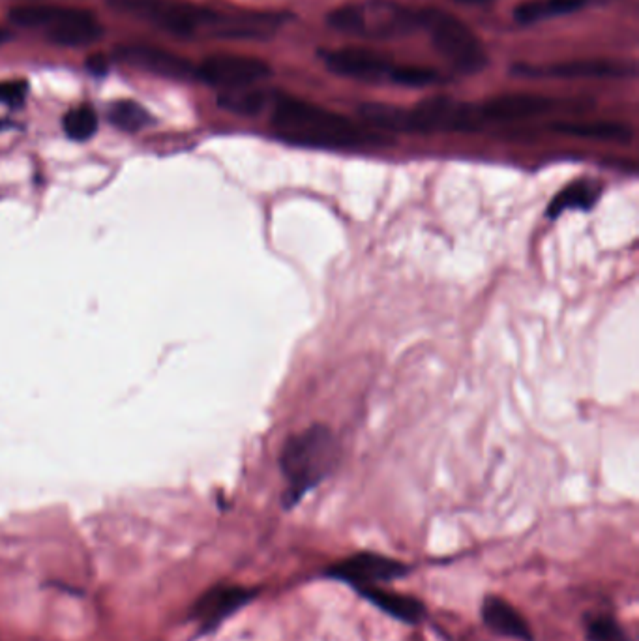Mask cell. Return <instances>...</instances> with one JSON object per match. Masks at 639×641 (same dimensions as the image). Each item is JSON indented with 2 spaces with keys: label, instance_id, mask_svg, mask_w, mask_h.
<instances>
[{
  "label": "cell",
  "instance_id": "obj_14",
  "mask_svg": "<svg viewBox=\"0 0 639 641\" xmlns=\"http://www.w3.org/2000/svg\"><path fill=\"white\" fill-rule=\"evenodd\" d=\"M253 598V591L238 585H218L203 595L195 606L194 617L203 630H212L223 623L231 613L246 606Z\"/></svg>",
  "mask_w": 639,
  "mask_h": 641
},
{
  "label": "cell",
  "instance_id": "obj_22",
  "mask_svg": "<svg viewBox=\"0 0 639 641\" xmlns=\"http://www.w3.org/2000/svg\"><path fill=\"white\" fill-rule=\"evenodd\" d=\"M64 132L74 141H89L98 132V115L89 105H79L62 120Z\"/></svg>",
  "mask_w": 639,
  "mask_h": 641
},
{
  "label": "cell",
  "instance_id": "obj_2",
  "mask_svg": "<svg viewBox=\"0 0 639 641\" xmlns=\"http://www.w3.org/2000/svg\"><path fill=\"white\" fill-rule=\"evenodd\" d=\"M340 462V443L325 424H313L291 435L280 452V469L287 480L283 507L295 508Z\"/></svg>",
  "mask_w": 639,
  "mask_h": 641
},
{
  "label": "cell",
  "instance_id": "obj_9",
  "mask_svg": "<svg viewBox=\"0 0 639 641\" xmlns=\"http://www.w3.org/2000/svg\"><path fill=\"white\" fill-rule=\"evenodd\" d=\"M411 568L402 561L373 552H360L334 563L327 576L336 582L347 583L353 589L379 587L381 583L394 582L409 574Z\"/></svg>",
  "mask_w": 639,
  "mask_h": 641
},
{
  "label": "cell",
  "instance_id": "obj_10",
  "mask_svg": "<svg viewBox=\"0 0 639 641\" xmlns=\"http://www.w3.org/2000/svg\"><path fill=\"white\" fill-rule=\"evenodd\" d=\"M323 62L332 74L357 81H385L392 72V64L387 57L362 47H343L327 51L323 53Z\"/></svg>",
  "mask_w": 639,
  "mask_h": 641
},
{
  "label": "cell",
  "instance_id": "obj_18",
  "mask_svg": "<svg viewBox=\"0 0 639 641\" xmlns=\"http://www.w3.org/2000/svg\"><path fill=\"white\" fill-rule=\"evenodd\" d=\"M553 130L559 134L595 139V141L628 143L632 139V132L626 124L604 122V120H600V122H557V124H553Z\"/></svg>",
  "mask_w": 639,
  "mask_h": 641
},
{
  "label": "cell",
  "instance_id": "obj_11",
  "mask_svg": "<svg viewBox=\"0 0 639 641\" xmlns=\"http://www.w3.org/2000/svg\"><path fill=\"white\" fill-rule=\"evenodd\" d=\"M518 75L535 79H608L636 74V66H626L611 60H570L548 66H518Z\"/></svg>",
  "mask_w": 639,
  "mask_h": 641
},
{
  "label": "cell",
  "instance_id": "obj_8",
  "mask_svg": "<svg viewBox=\"0 0 639 641\" xmlns=\"http://www.w3.org/2000/svg\"><path fill=\"white\" fill-rule=\"evenodd\" d=\"M195 75L212 89L223 92L250 89L272 75V68L265 60L235 55V53H218L203 60Z\"/></svg>",
  "mask_w": 639,
  "mask_h": 641
},
{
  "label": "cell",
  "instance_id": "obj_12",
  "mask_svg": "<svg viewBox=\"0 0 639 641\" xmlns=\"http://www.w3.org/2000/svg\"><path fill=\"white\" fill-rule=\"evenodd\" d=\"M555 109V102L538 94H503L478 104V111L484 124H506L520 122L546 115Z\"/></svg>",
  "mask_w": 639,
  "mask_h": 641
},
{
  "label": "cell",
  "instance_id": "obj_4",
  "mask_svg": "<svg viewBox=\"0 0 639 641\" xmlns=\"http://www.w3.org/2000/svg\"><path fill=\"white\" fill-rule=\"evenodd\" d=\"M10 21L15 27L36 30L49 42L64 47H85L104 34L102 25L90 12L66 6H17L10 10Z\"/></svg>",
  "mask_w": 639,
  "mask_h": 641
},
{
  "label": "cell",
  "instance_id": "obj_1",
  "mask_svg": "<svg viewBox=\"0 0 639 641\" xmlns=\"http://www.w3.org/2000/svg\"><path fill=\"white\" fill-rule=\"evenodd\" d=\"M270 122L278 137L293 145L317 149H372L387 145V137L372 134L355 122L319 105L274 92Z\"/></svg>",
  "mask_w": 639,
  "mask_h": 641
},
{
  "label": "cell",
  "instance_id": "obj_26",
  "mask_svg": "<svg viewBox=\"0 0 639 641\" xmlns=\"http://www.w3.org/2000/svg\"><path fill=\"white\" fill-rule=\"evenodd\" d=\"M461 2H469V4H478V2H488V0H461Z\"/></svg>",
  "mask_w": 639,
  "mask_h": 641
},
{
  "label": "cell",
  "instance_id": "obj_20",
  "mask_svg": "<svg viewBox=\"0 0 639 641\" xmlns=\"http://www.w3.org/2000/svg\"><path fill=\"white\" fill-rule=\"evenodd\" d=\"M272 96H274V92L250 87V89L222 92L218 98V105L229 113H235V115L257 117L270 105Z\"/></svg>",
  "mask_w": 639,
  "mask_h": 641
},
{
  "label": "cell",
  "instance_id": "obj_5",
  "mask_svg": "<svg viewBox=\"0 0 639 641\" xmlns=\"http://www.w3.org/2000/svg\"><path fill=\"white\" fill-rule=\"evenodd\" d=\"M420 29L430 36L433 49L458 74L475 75L488 66V55L473 30L443 10H422Z\"/></svg>",
  "mask_w": 639,
  "mask_h": 641
},
{
  "label": "cell",
  "instance_id": "obj_28",
  "mask_svg": "<svg viewBox=\"0 0 639 641\" xmlns=\"http://www.w3.org/2000/svg\"><path fill=\"white\" fill-rule=\"evenodd\" d=\"M8 126H12V124H8V122H0V130H4V128H8Z\"/></svg>",
  "mask_w": 639,
  "mask_h": 641
},
{
  "label": "cell",
  "instance_id": "obj_15",
  "mask_svg": "<svg viewBox=\"0 0 639 641\" xmlns=\"http://www.w3.org/2000/svg\"><path fill=\"white\" fill-rule=\"evenodd\" d=\"M482 621L491 632L505 636L510 640L535 641L533 630L525 617L521 615L506 598L488 595L482 602Z\"/></svg>",
  "mask_w": 639,
  "mask_h": 641
},
{
  "label": "cell",
  "instance_id": "obj_16",
  "mask_svg": "<svg viewBox=\"0 0 639 641\" xmlns=\"http://www.w3.org/2000/svg\"><path fill=\"white\" fill-rule=\"evenodd\" d=\"M358 595L366 598L377 610H381V612L387 613L390 617L407 623V625H417L426 617L424 604L415 597H407L402 593H394V591H387L381 587L360 589Z\"/></svg>",
  "mask_w": 639,
  "mask_h": 641
},
{
  "label": "cell",
  "instance_id": "obj_19",
  "mask_svg": "<svg viewBox=\"0 0 639 641\" xmlns=\"http://www.w3.org/2000/svg\"><path fill=\"white\" fill-rule=\"evenodd\" d=\"M587 2L589 0H529L514 10V17L521 25H533L559 15L572 14Z\"/></svg>",
  "mask_w": 639,
  "mask_h": 641
},
{
  "label": "cell",
  "instance_id": "obj_21",
  "mask_svg": "<svg viewBox=\"0 0 639 641\" xmlns=\"http://www.w3.org/2000/svg\"><path fill=\"white\" fill-rule=\"evenodd\" d=\"M107 119L109 122L122 132H130L135 134L143 128H147L152 124V117L149 111L141 104H137L134 100H117L109 105L107 109Z\"/></svg>",
  "mask_w": 639,
  "mask_h": 641
},
{
  "label": "cell",
  "instance_id": "obj_23",
  "mask_svg": "<svg viewBox=\"0 0 639 641\" xmlns=\"http://www.w3.org/2000/svg\"><path fill=\"white\" fill-rule=\"evenodd\" d=\"M585 630H587V640L589 641H630L625 628L621 627V623L606 613L591 615L587 619Z\"/></svg>",
  "mask_w": 639,
  "mask_h": 641
},
{
  "label": "cell",
  "instance_id": "obj_7",
  "mask_svg": "<svg viewBox=\"0 0 639 641\" xmlns=\"http://www.w3.org/2000/svg\"><path fill=\"white\" fill-rule=\"evenodd\" d=\"M484 126L478 105L448 96H435L407 109L405 134H450L478 132Z\"/></svg>",
  "mask_w": 639,
  "mask_h": 641
},
{
  "label": "cell",
  "instance_id": "obj_27",
  "mask_svg": "<svg viewBox=\"0 0 639 641\" xmlns=\"http://www.w3.org/2000/svg\"><path fill=\"white\" fill-rule=\"evenodd\" d=\"M6 38H8V34H4V32H0V44H2V42H4Z\"/></svg>",
  "mask_w": 639,
  "mask_h": 641
},
{
  "label": "cell",
  "instance_id": "obj_17",
  "mask_svg": "<svg viewBox=\"0 0 639 641\" xmlns=\"http://www.w3.org/2000/svg\"><path fill=\"white\" fill-rule=\"evenodd\" d=\"M602 195V188L595 180L581 179L568 184L559 194L553 197L550 207L546 210V216L550 220L559 218L566 210H581L589 212L596 205V201Z\"/></svg>",
  "mask_w": 639,
  "mask_h": 641
},
{
  "label": "cell",
  "instance_id": "obj_24",
  "mask_svg": "<svg viewBox=\"0 0 639 641\" xmlns=\"http://www.w3.org/2000/svg\"><path fill=\"white\" fill-rule=\"evenodd\" d=\"M388 79L403 87H428L439 81V75L435 70L422 66H392Z\"/></svg>",
  "mask_w": 639,
  "mask_h": 641
},
{
  "label": "cell",
  "instance_id": "obj_25",
  "mask_svg": "<svg viewBox=\"0 0 639 641\" xmlns=\"http://www.w3.org/2000/svg\"><path fill=\"white\" fill-rule=\"evenodd\" d=\"M29 92V85L25 81H4L0 83V104L17 105L23 104Z\"/></svg>",
  "mask_w": 639,
  "mask_h": 641
},
{
  "label": "cell",
  "instance_id": "obj_6",
  "mask_svg": "<svg viewBox=\"0 0 639 641\" xmlns=\"http://www.w3.org/2000/svg\"><path fill=\"white\" fill-rule=\"evenodd\" d=\"M109 6L117 14L134 17L179 38H192L199 32L210 34L216 15L214 10L186 0H109Z\"/></svg>",
  "mask_w": 639,
  "mask_h": 641
},
{
  "label": "cell",
  "instance_id": "obj_13",
  "mask_svg": "<svg viewBox=\"0 0 639 641\" xmlns=\"http://www.w3.org/2000/svg\"><path fill=\"white\" fill-rule=\"evenodd\" d=\"M117 55L120 60L128 62L130 66L145 70L149 74L162 75L169 79H188L195 75L194 66L188 60L158 47L130 45V47H120Z\"/></svg>",
  "mask_w": 639,
  "mask_h": 641
},
{
  "label": "cell",
  "instance_id": "obj_3",
  "mask_svg": "<svg viewBox=\"0 0 639 641\" xmlns=\"http://www.w3.org/2000/svg\"><path fill=\"white\" fill-rule=\"evenodd\" d=\"M328 25L347 36L388 40L420 29V12L388 0H368L334 10L328 15Z\"/></svg>",
  "mask_w": 639,
  "mask_h": 641
}]
</instances>
